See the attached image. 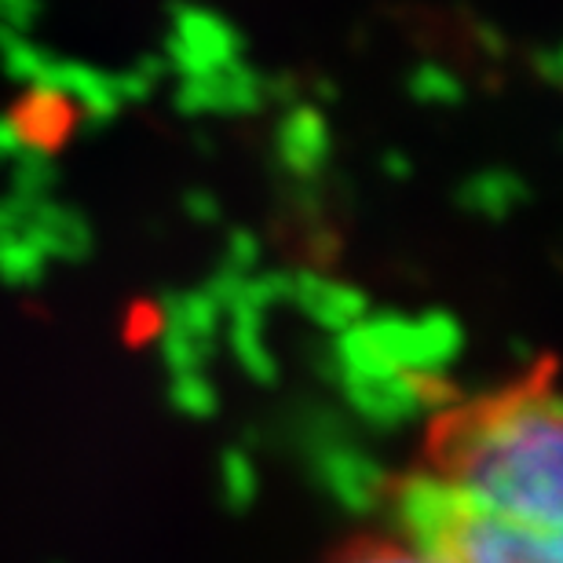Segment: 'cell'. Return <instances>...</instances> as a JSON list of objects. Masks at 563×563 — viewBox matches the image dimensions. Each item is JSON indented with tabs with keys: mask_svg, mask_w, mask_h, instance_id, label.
Masks as SVG:
<instances>
[{
	"mask_svg": "<svg viewBox=\"0 0 563 563\" xmlns=\"http://www.w3.org/2000/svg\"><path fill=\"white\" fill-rule=\"evenodd\" d=\"M333 563H443L435 556H428L424 549L407 542L402 534H366L344 549Z\"/></svg>",
	"mask_w": 563,
	"mask_h": 563,
	"instance_id": "2",
	"label": "cell"
},
{
	"mask_svg": "<svg viewBox=\"0 0 563 563\" xmlns=\"http://www.w3.org/2000/svg\"><path fill=\"white\" fill-rule=\"evenodd\" d=\"M396 534L443 563H563V385L531 366L439 402L391 487Z\"/></svg>",
	"mask_w": 563,
	"mask_h": 563,
	"instance_id": "1",
	"label": "cell"
}]
</instances>
